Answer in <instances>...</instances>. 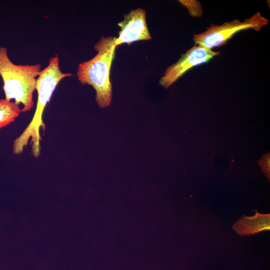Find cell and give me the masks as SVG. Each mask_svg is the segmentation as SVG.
<instances>
[{
    "mask_svg": "<svg viewBox=\"0 0 270 270\" xmlns=\"http://www.w3.org/2000/svg\"><path fill=\"white\" fill-rule=\"evenodd\" d=\"M270 152L264 154L262 158L258 161V164L261 168L268 182L270 179Z\"/></svg>",
    "mask_w": 270,
    "mask_h": 270,
    "instance_id": "9c48e42d",
    "label": "cell"
},
{
    "mask_svg": "<svg viewBox=\"0 0 270 270\" xmlns=\"http://www.w3.org/2000/svg\"><path fill=\"white\" fill-rule=\"evenodd\" d=\"M21 112L20 108L14 102L0 100V128L14 122Z\"/></svg>",
    "mask_w": 270,
    "mask_h": 270,
    "instance_id": "ba28073f",
    "label": "cell"
},
{
    "mask_svg": "<svg viewBox=\"0 0 270 270\" xmlns=\"http://www.w3.org/2000/svg\"><path fill=\"white\" fill-rule=\"evenodd\" d=\"M269 22L259 12L242 22L238 19L225 22L221 25L211 24L206 30L194 35L195 44L208 49L220 47L225 44L236 32L248 29L259 31Z\"/></svg>",
    "mask_w": 270,
    "mask_h": 270,
    "instance_id": "277c9868",
    "label": "cell"
},
{
    "mask_svg": "<svg viewBox=\"0 0 270 270\" xmlns=\"http://www.w3.org/2000/svg\"><path fill=\"white\" fill-rule=\"evenodd\" d=\"M116 37L102 36L94 45L97 54L92 59L79 64L76 76L82 84L92 86L96 92V100L101 108L110 105L112 100V84L110 74L116 56Z\"/></svg>",
    "mask_w": 270,
    "mask_h": 270,
    "instance_id": "7a4b0ae2",
    "label": "cell"
},
{
    "mask_svg": "<svg viewBox=\"0 0 270 270\" xmlns=\"http://www.w3.org/2000/svg\"><path fill=\"white\" fill-rule=\"evenodd\" d=\"M124 20L118 23L120 30L114 42L116 47L124 43L130 45L135 42L152 39L146 22L144 10H132L128 14H124Z\"/></svg>",
    "mask_w": 270,
    "mask_h": 270,
    "instance_id": "8992f818",
    "label": "cell"
},
{
    "mask_svg": "<svg viewBox=\"0 0 270 270\" xmlns=\"http://www.w3.org/2000/svg\"><path fill=\"white\" fill-rule=\"evenodd\" d=\"M220 54L199 45L194 44L180 59L168 67L159 80V84L168 88L188 70L202 64L207 62L214 56Z\"/></svg>",
    "mask_w": 270,
    "mask_h": 270,
    "instance_id": "5b68a950",
    "label": "cell"
},
{
    "mask_svg": "<svg viewBox=\"0 0 270 270\" xmlns=\"http://www.w3.org/2000/svg\"><path fill=\"white\" fill-rule=\"evenodd\" d=\"M48 62V66L41 70L36 79L38 100L33 118L22 134L14 141L13 152L16 154H22L30 140L33 156L36 158L40 156L42 140L40 128H42L43 132L46 128V124L42 120L44 108L60 81L72 76L71 73L61 72L59 58L56 55L50 58Z\"/></svg>",
    "mask_w": 270,
    "mask_h": 270,
    "instance_id": "6da1fadb",
    "label": "cell"
},
{
    "mask_svg": "<svg viewBox=\"0 0 270 270\" xmlns=\"http://www.w3.org/2000/svg\"><path fill=\"white\" fill-rule=\"evenodd\" d=\"M40 72V64H14L9 58L6 48L0 46V76L4 82L5 99L14 100L18 106L21 104V112H26L34 106L33 92Z\"/></svg>",
    "mask_w": 270,
    "mask_h": 270,
    "instance_id": "3957f363",
    "label": "cell"
},
{
    "mask_svg": "<svg viewBox=\"0 0 270 270\" xmlns=\"http://www.w3.org/2000/svg\"><path fill=\"white\" fill-rule=\"evenodd\" d=\"M232 229L241 236H251L258 232L270 230V214L259 213L256 210L251 216L242 215L232 226Z\"/></svg>",
    "mask_w": 270,
    "mask_h": 270,
    "instance_id": "52a82bcc",
    "label": "cell"
}]
</instances>
